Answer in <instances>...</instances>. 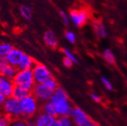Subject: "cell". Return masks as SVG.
Segmentation results:
<instances>
[{
  "label": "cell",
  "instance_id": "obj_1",
  "mask_svg": "<svg viewBox=\"0 0 127 126\" xmlns=\"http://www.w3.org/2000/svg\"><path fill=\"white\" fill-rule=\"evenodd\" d=\"M49 101L54 103L58 116H71L73 108L70 105L66 91L62 88L58 87L56 88Z\"/></svg>",
  "mask_w": 127,
  "mask_h": 126
},
{
  "label": "cell",
  "instance_id": "obj_2",
  "mask_svg": "<svg viewBox=\"0 0 127 126\" xmlns=\"http://www.w3.org/2000/svg\"><path fill=\"white\" fill-rule=\"evenodd\" d=\"M57 88L58 84L52 78L45 82L35 84L31 91L37 100L40 101H48L50 100Z\"/></svg>",
  "mask_w": 127,
  "mask_h": 126
},
{
  "label": "cell",
  "instance_id": "obj_3",
  "mask_svg": "<svg viewBox=\"0 0 127 126\" xmlns=\"http://www.w3.org/2000/svg\"><path fill=\"white\" fill-rule=\"evenodd\" d=\"M12 80L14 85L29 91H32L36 84L34 82L32 69L19 70Z\"/></svg>",
  "mask_w": 127,
  "mask_h": 126
},
{
  "label": "cell",
  "instance_id": "obj_4",
  "mask_svg": "<svg viewBox=\"0 0 127 126\" xmlns=\"http://www.w3.org/2000/svg\"><path fill=\"white\" fill-rule=\"evenodd\" d=\"M2 106L3 112L8 116H9L12 119V121L13 119H18L22 116L21 101L18 99L13 97L8 98H6Z\"/></svg>",
  "mask_w": 127,
  "mask_h": 126
},
{
  "label": "cell",
  "instance_id": "obj_5",
  "mask_svg": "<svg viewBox=\"0 0 127 126\" xmlns=\"http://www.w3.org/2000/svg\"><path fill=\"white\" fill-rule=\"evenodd\" d=\"M22 116L30 118L34 116L37 111V99L33 94H30L21 101Z\"/></svg>",
  "mask_w": 127,
  "mask_h": 126
},
{
  "label": "cell",
  "instance_id": "obj_6",
  "mask_svg": "<svg viewBox=\"0 0 127 126\" xmlns=\"http://www.w3.org/2000/svg\"><path fill=\"white\" fill-rule=\"evenodd\" d=\"M32 70H33V78L36 84L45 82L53 78L51 72L45 65L40 63L36 62V64Z\"/></svg>",
  "mask_w": 127,
  "mask_h": 126
},
{
  "label": "cell",
  "instance_id": "obj_7",
  "mask_svg": "<svg viewBox=\"0 0 127 126\" xmlns=\"http://www.w3.org/2000/svg\"><path fill=\"white\" fill-rule=\"evenodd\" d=\"M74 123L79 126H93L96 125V123L93 122L92 119L84 113L80 108H73L70 116Z\"/></svg>",
  "mask_w": 127,
  "mask_h": 126
},
{
  "label": "cell",
  "instance_id": "obj_8",
  "mask_svg": "<svg viewBox=\"0 0 127 126\" xmlns=\"http://www.w3.org/2000/svg\"><path fill=\"white\" fill-rule=\"evenodd\" d=\"M14 86L12 79L0 76V92L4 94L7 98L12 97Z\"/></svg>",
  "mask_w": 127,
  "mask_h": 126
},
{
  "label": "cell",
  "instance_id": "obj_9",
  "mask_svg": "<svg viewBox=\"0 0 127 126\" xmlns=\"http://www.w3.org/2000/svg\"><path fill=\"white\" fill-rule=\"evenodd\" d=\"M70 19L76 26H82L87 20V14L85 11H72L70 14Z\"/></svg>",
  "mask_w": 127,
  "mask_h": 126
},
{
  "label": "cell",
  "instance_id": "obj_10",
  "mask_svg": "<svg viewBox=\"0 0 127 126\" xmlns=\"http://www.w3.org/2000/svg\"><path fill=\"white\" fill-rule=\"evenodd\" d=\"M56 117L47 113L39 114L34 121V125L37 126H54Z\"/></svg>",
  "mask_w": 127,
  "mask_h": 126
},
{
  "label": "cell",
  "instance_id": "obj_11",
  "mask_svg": "<svg viewBox=\"0 0 127 126\" xmlns=\"http://www.w3.org/2000/svg\"><path fill=\"white\" fill-rule=\"evenodd\" d=\"M24 53L16 49H13L7 55L6 58L8 60V63L14 67H17L20 64L21 61L22 60V58L24 57Z\"/></svg>",
  "mask_w": 127,
  "mask_h": 126
},
{
  "label": "cell",
  "instance_id": "obj_12",
  "mask_svg": "<svg viewBox=\"0 0 127 126\" xmlns=\"http://www.w3.org/2000/svg\"><path fill=\"white\" fill-rule=\"evenodd\" d=\"M19 70L17 67H14L10 64H7L0 67V76L5 77L9 79H13V78Z\"/></svg>",
  "mask_w": 127,
  "mask_h": 126
},
{
  "label": "cell",
  "instance_id": "obj_13",
  "mask_svg": "<svg viewBox=\"0 0 127 126\" xmlns=\"http://www.w3.org/2000/svg\"><path fill=\"white\" fill-rule=\"evenodd\" d=\"M36 64V60H35L33 57L24 54L21 61L20 64L18 66V70H27V69H33V67Z\"/></svg>",
  "mask_w": 127,
  "mask_h": 126
},
{
  "label": "cell",
  "instance_id": "obj_14",
  "mask_svg": "<svg viewBox=\"0 0 127 126\" xmlns=\"http://www.w3.org/2000/svg\"><path fill=\"white\" fill-rule=\"evenodd\" d=\"M44 41L47 46L51 49H56L58 46V39L52 30H47L44 33Z\"/></svg>",
  "mask_w": 127,
  "mask_h": 126
},
{
  "label": "cell",
  "instance_id": "obj_15",
  "mask_svg": "<svg viewBox=\"0 0 127 126\" xmlns=\"http://www.w3.org/2000/svg\"><path fill=\"white\" fill-rule=\"evenodd\" d=\"M32 94L31 91H29V90H27V89H24L23 88H21V87L15 85L14 88L12 97L19 100V101H21L22 99L27 97L28 95H30V94Z\"/></svg>",
  "mask_w": 127,
  "mask_h": 126
},
{
  "label": "cell",
  "instance_id": "obj_16",
  "mask_svg": "<svg viewBox=\"0 0 127 126\" xmlns=\"http://www.w3.org/2000/svg\"><path fill=\"white\" fill-rule=\"evenodd\" d=\"M93 29L97 36L100 38H105L107 35V30L104 24L99 21L93 23Z\"/></svg>",
  "mask_w": 127,
  "mask_h": 126
},
{
  "label": "cell",
  "instance_id": "obj_17",
  "mask_svg": "<svg viewBox=\"0 0 127 126\" xmlns=\"http://www.w3.org/2000/svg\"><path fill=\"white\" fill-rule=\"evenodd\" d=\"M42 111H43V113H47V114H49V115H51V116H55V117L58 116V114H57V112H56L55 105H54V103L51 101H47L43 105V106H42Z\"/></svg>",
  "mask_w": 127,
  "mask_h": 126
},
{
  "label": "cell",
  "instance_id": "obj_18",
  "mask_svg": "<svg viewBox=\"0 0 127 126\" xmlns=\"http://www.w3.org/2000/svg\"><path fill=\"white\" fill-rule=\"evenodd\" d=\"M72 125L73 123L70 119V116H63L58 119H56L54 126H70Z\"/></svg>",
  "mask_w": 127,
  "mask_h": 126
},
{
  "label": "cell",
  "instance_id": "obj_19",
  "mask_svg": "<svg viewBox=\"0 0 127 126\" xmlns=\"http://www.w3.org/2000/svg\"><path fill=\"white\" fill-rule=\"evenodd\" d=\"M104 57L106 60V61L108 63V64H111V65H114L116 63V58L114 54V53L111 51V50L110 49H106L104 51Z\"/></svg>",
  "mask_w": 127,
  "mask_h": 126
},
{
  "label": "cell",
  "instance_id": "obj_20",
  "mask_svg": "<svg viewBox=\"0 0 127 126\" xmlns=\"http://www.w3.org/2000/svg\"><path fill=\"white\" fill-rule=\"evenodd\" d=\"M20 11L22 17L26 20L30 21L32 18V10L30 7L27 5H22L20 8Z\"/></svg>",
  "mask_w": 127,
  "mask_h": 126
},
{
  "label": "cell",
  "instance_id": "obj_21",
  "mask_svg": "<svg viewBox=\"0 0 127 126\" xmlns=\"http://www.w3.org/2000/svg\"><path fill=\"white\" fill-rule=\"evenodd\" d=\"M13 49V46L8 43H0V55L6 56Z\"/></svg>",
  "mask_w": 127,
  "mask_h": 126
},
{
  "label": "cell",
  "instance_id": "obj_22",
  "mask_svg": "<svg viewBox=\"0 0 127 126\" xmlns=\"http://www.w3.org/2000/svg\"><path fill=\"white\" fill-rule=\"evenodd\" d=\"M12 122V119L7 114L0 115V126H7L11 125Z\"/></svg>",
  "mask_w": 127,
  "mask_h": 126
},
{
  "label": "cell",
  "instance_id": "obj_23",
  "mask_svg": "<svg viewBox=\"0 0 127 126\" xmlns=\"http://www.w3.org/2000/svg\"><path fill=\"white\" fill-rule=\"evenodd\" d=\"M63 53L64 54L65 57L70 58V59L73 62V64H78V60H77V58H76V57L73 55V54L71 51H70L68 49H63Z\"/></svg>",
  "mask_w": 127,
  "mask_h": 126
},
{
  "label": "cell",
  "instance_id": "obj_24",
  "mask_svg": "<svg viewBox=\"0 0 127 126\" xmlns=\"http://www.w3.org/2000/svg\"><path fill=\"white\" fill-rule=\"evenodd\" d=\"M101 82H102V83L104 84V87H105L108 91H112L114 90V88H113L112 84H111L110 82L107 79V78H105L104 76H102V77H101Z\"/></svg>",
  "mask_w": 127,
  "mask_h": 126
},
{
  "label": "cell",
  "instance_id": "obj_25",
  "mask_svg": "<svg viewBox=\"0 0 127 126\" xmlns=\"http://www.w3.org/2000/svg\"><path fill=\"white\" fill-rule=\"evenodd\" d=\"M14 122H11V125H14V126H24V125H27L28 123L27 122V121L24 120V119H21L20 118L16 119L14 120Z\"/></svg>",
  "mask_w": 127,
  "mask_h": 126
},
{
  "label": "cell",
  "instance_id": "obj_26",
  "mask_svg": "<svg viewBox=\"0 0 127 126\" xmlns=\"http://www.w3.org/2000/svg\"><path fill=\"white\" fill-rule=\"evenodd\" d=\"M65 37L70 43H74L76 42V36H75V34L73 33H72V32H70V31L65 33Z\"/></svg>",
  "mask_w": 127,
  "mask_h": 126
},
{
  "label": "cell",
  "instance_id": "obj_27",
  "mask_svg": "<svg viewBox=\"0 0 127 126\" xmlns=\"http://www.w3.org/2000/svg\"><path fill=\"white\" fill-rule=\"evenodd\" d=\"M63 64H64V65L66 67L70 68V67L73 66V62L70 58L65 57L63 59Z\"/></svg>",
  "mask_w": 127,
  "mask_h": 126
},
{
  "label": "cell",
  "instance_id": "obj_28",
  "mask_svg": "<svg viewBox=\"0 0 127 126\" xmlns=\"http://www.w3.org/2000/svg\"><path fill=\"white\" fill-rule=\"evenodd\" d=\"M60 15H61V17L63 20V22L64 23L65 25H67L69 24V18H68V16L67 15V14L64 11H60Z\"/></svg>",
  "mask_w": 127,
  "mask_h": 126
},
{
  "label": "cell",
  "instance_id": "obj_29",
  "mask_svg": "<svg viewBox=\"0 0 127 126\" xmlns=\"http://www.w3.org/2000/svg\"><path fill=\"white\" fill-rule=\"evenodd\" d=\"M8 64V60H7V58H6V56H2L0 55V67Z\"/></svg>",
  "mask_w": 127,
  "mask_h": 126
},
{
  "label": "cell",
  "instance_id": "obj_30",
  "mask_svg": "<svg viewBox=\"0 0 127 126\" xmlns=\"http://www.w3.org/2000/svg\"><path fill=\"white\" fill-rule=\"evenodd\" d=\"M91 98L93 101H95V102H101V98L97 95V94H91Z\"/></svg>",
  "mask_w": 127,
  "mask_h": 126
},
{
  "label": "cell",
  "instance_id": "obj_31",
  "mask_svg": "<svg viewBox=\"0 0 127 126\" xmlns=\"http://www.w3.org/2000/svg\"><path fill=\"white\" fill-rule=\"evenodd\" d=\"M6 98H7L4 95V94H2L1 92H0V106H2V104H3L4 102L5 101Z\"/></svg>",
  "mask_w": 127,
  "mask_h": 126
}]
</instances>
